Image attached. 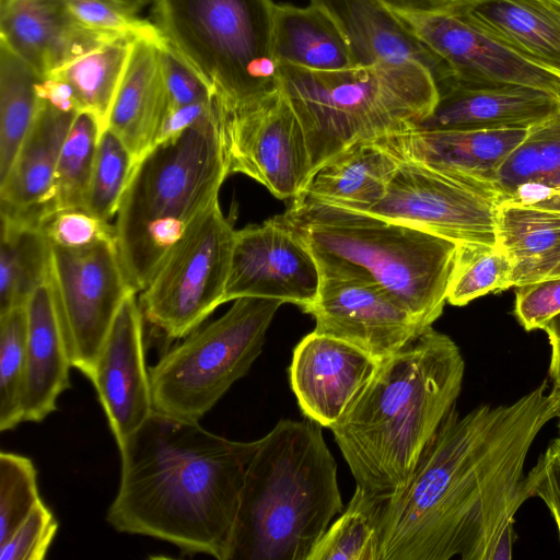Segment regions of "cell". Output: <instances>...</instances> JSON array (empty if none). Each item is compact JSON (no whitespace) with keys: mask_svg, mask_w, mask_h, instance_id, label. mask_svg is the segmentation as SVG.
I'll use <instances>...</instances> for the list:
<instances>
[{"mask_svg":"<svg viewBox=\"0 0 560 560\" xmlns=\"http://www.w3.org/2000/svg\"><path fill=\"white\" fill-rule=\"evenodd\" d=\"M40 229L51 245L68 249L116 238L115 225L82 208L56 211L43 222Z\"/></svg>","mask_w":560,"mask_h":560,"instance_id":"cell-41","label":"cell"},{"mask_svg":"<svg viewBox=\"0 0 560 560\" xmlns=\"http://www.w3.org/2000/svg\"><path fill=\"white\" fill-rule=\"evenodd\" d=\"M527 131L523 128H413L378 140L401 160L475 179L498 194L494 186L497 172L525 140Z\"/></svg>","mask_w":560,"mask_h":560,"instance_id":"cell-22","label":"cell"},{"mask_svg":"<svg viewBox=\"0 0 560 560\" xmlns=\"http://www.w3.org/2000/svg\"><path fill=\"white\" fill-rule=\"evenodd\" d=\"M58 527L56 517L42 499L13 534L0 545V560H43Z\"/></svg>","mask_w":560,"mask_h":560,"instance_id":"cell-42","label":"cell"},{"mask_svg":"<svg viewBox=\"0 0 560 560\" xmlns=\"http://www.w3.org/2000/svg\"><path fill=\"white\" fill-rule=\"evenodd\" d=\"M447 9L530 63L560 73V13L548 0H454Z\"/></svg>","mask_w":560,"mask_h":560,"instance_id":"cell-25","label":"cell"},{"mask_svg":"<svg viewBox=\"0 0 560 560\" xmlns=\"http://www.w3.org/2000/svg\"><path fill=\"white\" fill-rule=\"evenodd\" d=\"M223 108L230 174L249 176L279 199L299 198L314 170L303 127L282 88L250 105Z\"/></svg>","mask_w":560,"mask_h":560,"instance_id":"cell-13","label":"cell"},{"mask_svg":"<svg viewBox=\"0 0 560 560\" xmlns=\"http://www.w3.org/2000/svg\"><path fill=\"white\" fill-rule=\"evenodd\" d=\"M393 11L433 12L447 8L454 0H382Z\"/></svg>","mask_w":560,"mask_h":560,"instance_id":"cell-50","label":"cell"},{"mask_svg":"<svg viewBox=\"0 0 560 560\" xmlns=\"http://www.w3.org/2000/svg\"><path fill=\"white\" fill-rule=\"evenodd\" d=\"M119 39L84 27L62 0H0V42L42 78Z\"/></svg>","mask_w":560,"mask_h":560,"instance_id":"cell-19","label":"cell"},{"mask_svg":"<svg viewBox=\"0 0 560 560\" xmlns=\"http://www.w3.org/2000/svg\"><path fill=\"white\" fill-rule=\"evenodd\" d=\"M162 47L135 40L114 100L107 128L113 130L138 161L154 145L170 108Z\"/></svg>","mask_w":560,"mask_h":560,"instance_id":"cell-26","label":"cell"},{"mask_svg":"<svg viewBox=\"0 0 560 560\" xmlns=\"http://www.w3.org/2000/svg\"><path fill=\"white\" fill-rule=\"evenodd\" d=\"M279 74L303 127L314 173L352 143L417 128L439 98L431 70L418 61L334 71L281 65Z\"/></svg>","mask_w":560,"mask_h":560,"instance_id":"cell-7","label":"cell"},{"mask_svg":"<svg viewBox=\"0 0 560 560\" xmlns=\"http://www.w3.org/2000/svg\"><path fill=\"white\" fill-rule=\"evenodd\" d=\"M42 79L0 42V182L8 175L40 108L36 84Z\"/></svg>","mask_w":560,"mask_h":560,"instance_id":"cell-30","label":"cell"},{"mask_svg":"<svg viewBox=\"0 0 560 560\" xmlns=\"http://www.w3.org/2000/svg\"><path fill=\"white\" fill-rule=\"evenodd\" d=\"M49 280L71 365L90 378L122 302L137 292L117 240L75 249L51 245Z\"/></svg>","mask_w":560,"mask_h":560,"instance_id":"cell-11","label":"cell"},{"mask_svg":"<svg viewBox=\"0 0 560 560\" xmlns=\"http://www.w3.org/2000/svg\"><path fill=\"white\" fill-rule=\"evenodd\" d=\"M84 27L115 38L148 40L162 48L168 43L155 23L138 18L112 0H62Z\"/></svg>","mask_w":560,"mask_h":560,"instance_id":"cell-40","label":"cell"},{"mask_svg":"<svg viewBox=\"0 0 560 560\" xmlns=\"http://www.w3.org/2000/svg\"><path fill=\"white\" fill-rule=\"evenodd\" d=\"M558 78H560V73H555Z\"/></svg>","mask_w":560,"mask_h":560,"instance_id":"cell-54","label":"cell"},{"mask_svg":"<svg viewBox=\"0 0 560 560\" xmlns=\"http://www.w3.org/2000/svg\"><path fill=\"white\" fill-rule=\"evenodd\" d=\"M516 288L514 314L525 330L542 329L560 313V277Z\"/></svg>","mask_w":560,"mask_h":560,"instance_id":"cell-43","label":"cell"},{"mask_svg":"<svg viewBox=\"0 0 560 560\" xmlns=\"http://www.w3.org/2000/svg\"><path fill=\"white\" fill-rule=\"evenodd\" d=\"M171 48L226 109L281 89L273 52L272 0H154Z\"/></svg>","mask_w":560,"mask_h":560,"instance_id":"cell-8","label":"cell"},{"mask_svg":"<svg viewBox=\"0 0 560 560\" xmlns=\"http://www.w3.org/2000/svg\"><path fill=\"white\" fill-rule=\"evenodd\" d=\"M26 311L22 418L23 421L40 422L57 410V398L71 387L72 365L49 276L30 296Z\"/></svg>","mask_w":560,"mask_h":560,"instance_id":"cell-24","label":"cell"},{"mask_svg":"<svg viewBox=\"0 0 560 560\" xmlns=\"http://www.w3.org/2000/svg\"><path fill=\"white\" fill-rule=\"evenodd\" d=\"M342 508L322 425L280 420L247 466L228 560H307Z\"/></svg>","mask_w":560,"mask_h":560,"instance_id":"cell-4","label":"cell"},{"mask_svg":"<svg viewBox=\"0 0 560 560\" xmlns=\"http://www.w3.org/2000/svg\"><path fill=\"white\" fill-rule=\"evenodd\" d=\"M378 362L349 342L313 330L294 348L289 377L303 415L330 429Z\"/></svg>","mask_w":560,"mask_h":560,"instance_id":"cell-18","label":"cell"},{"mask_svg":"<svg viewBox=\"0 0 560 560\" xmlns=\"http://www.w3.org/2000/svg\"><path fill=\"white\" fill-rule=\"evenodd\" d=\"M523 185L560 188V109L528 128L495 175L500 203Z\"/></svg>","mask_w":560,"mask_h":560,"instance_id":"cell-32","label":"cell"},{"mask_svg":"<svg viewBox=\"0 0 560 560\" xmlns=\"http://www.w3.org/2000/svg\"><path fill=\"white\" fill-rule=\"evenodd\" d=\"M529 206L546 209L550 211L560 212V188L549 189L545 197Z\"/></svg>","mask_w":560,"mask_h":560,"instance_id":"cell-51","label":"cell"},{"mask_svg":"<svg viewBox=\"0 0 560 560\" xmlns=\"http://www.w3.org/2000/svg\"><path fill=\"white\" fill-rule=\"evenodd\" d=\"M112 1L118 3L119 5H121L122 8H125L126 10H128L135 14L139 10H141L142 8L148 5L149 3L154 2V0H112Z\"/></svg>","mask_w":560,"mask_h":560,"instance_id":"cell-52","label":"cell"},{"mask_svg":"<svg viewBox=\"0 0 560 560\" xmlns=\"http://www.w3.org/2000/svg\"><path fill=\"white\" fill-rule=\"evenodd\" d=\"M513 258L498 245L458 244L446 302L464 306L490 292L512 287Z\"/></svg>","mask_w":560,"mask_h":560,"instance_id":"cell-35","label":"cell"},{"mask_svg":"<svg viewBox=\"0 0 560 560\" xmlns=\"http://www.w3.org/2000/svg\"><path fill=\"white\" fill-rule=\"evenodd\" d=\"M36 92L42 102L61 112H80L72 88L60 78L48 75L39 79Z\"/></svg>","mask_w":560,"mask_h":560,"instance_id":"cell-48","label":"cell"},{"mask_svg":"<svg viewBox=\"0 0 560 560\" xmlns=\"http://www.w3.org/2000/svg\"><path fill=\"white\" fill-rule=\"evenodd\" d=\"M229 175L224 108L218 98L206 117L155 144L139 160L115 223L121 260L137 292L149 284L171 248L219 199Z\"/></svg>","mask_w":560,"mask_h":560,"instance_id":"cell-5","label":"cell"},{"mask_svg":"<svg viewBox=\"0 0 560 560\" xmlns=\"http://www.w3.org/2000/svg\"><path fill=\"white\" fill-rule=\"evenodd\" d=\"M394 12L446 67L451 75L446 83L521 84L560 96V78L516 55L452 10Z\"/></svg>","mask_w":560,"mask_h":560,"instance_id":"cell-16","label":"cell"},{"mask_svg":"<svg viewBox=\"0 0 560 560\" xmlns=\"http://www.w3.org/2000/svg\"><path fill=\"white\" fill-rule=\"evenodd\" d=\"M282 217L319 272L373 280L424 328L442 315L457 243L371 212L302 199L292 200Z\"/></svg>","mask_w":560,"mask_h":560,"instance_id":"cell-6","label":"cell"},{"mask_svg":"<svg viewBox=\"0 0 560 560\" xmlns=\"http://www.w3.org/2000/svg\"><path fill=\"white\" fill-rule=\"evenodd\" d=\"M273 52L279 66L289 65L314 71L355 67L348 40L322 5L276 4Z\"/></svg>","mask_w":560,"mask_h":560,"instance_id":"cell-28","label":"cell"},{"mask_svg":"<svg viewBox=\"0 0 560 560\" xmlns=\"http://www.w3.org/2000/svg\"><path fill=\"white\" fill-rule=\"evenodd\" d=\"M215 102L217 98L214 96L209 101L168 108L154 145L173 139L190 128L214 108Z\"/></svg>","mask_w":560,"mask_h":560,"instance_id":"cell-46","label":"cell"},{"mask_svg":"<svg viewBox=\"0 0 560 560\" xmlns=\"http://www.w3.org/2000/svg\"><path fill=\"white\" fill-rule=\"evenodd\" d=\"M550 345L549 376L555 388L560 392V313L549 319L542 327Z\"/></svg>","mask_w":560,"mask_h":560,"instance_id":"cell-49","label":"cell"},{"mask_svg":"<svg viewBox=\"0 0 560 560\" xmlns=\"http://www.w3.org/2000/svg\"><path fill=\"white\" fill-rule=\"evenodd\" d=\"M282 304L236 299L221 317L183 338L149 369L153 411L199 422L247 374Z\"/></svg>","mask_w":560,"mask_h":560,"instance_id":"cell-9","label":"cell"},{"mask_svg":"<svg viewBox=\"0 0 560 560\" xmlns=\"http://www.w3.org/2000/svg\"><path fill=\"white\" fill-rule=\"evenodd\" d=\"M498 194L475 179L402 160L369 212L457 244L497 245Z\"/></svg>","mask_w":560,"mask_h":560,"instance_id":"cell-12","label":"cell"},{"mask_svg":"<svg viewBox=\"0 0 560 560\" xmlns=\"http://www.w3.org/2000/svg\"><path fill=\"white\" fill-rule=\"evenodd\" d=\"M136 293L122 302L89 378L118 447L153 412L143 347L144 318Z\"/></svg>","mask_w":560,"mask_h":560,"instance_id":"cell-17","label":"cell"},{"mask_svg":"<svg viewBox=\"0 0 560 560\" xmlns=\"http://www.w3.org/2000/svg\"><path fill=\"white\" fill-rule=\"evenodd\" d=\"M133 42L119 39L108 43L50 74L72 88L80 112L92 114L103 130L107 128Z\"/></svg>","mask_w":560,"mask_h":560,"instance_id":"cell-31","label":"cell"},{"mask_svg":"<svg viewBox=\"0 0 560 560\" xmlns=\"http://www.w3.org/2000/svg\"><path fill=\"white\" fill-rule=\"evenodd\" d=\"M26 305L0 315V430L14 429L22 418V393L26 363Z\"/></svg>","mask_w":560,"mask_h":560,"instance_id":"cell-38","label":"cell"},{"mask_svg":"<svg viewBox=\"0 0 560 560\" xmlns=\"http://www.w3.org/2000/svg\"><path fill=\"white\" fill-rule=\"evenodd\" d=\"M560 13V0H548Z\"/></svg>","mask_w":560,"mask_h":560,"instance_id":"cell-53","label":"cell"},{"mask_svg":"<svg viewBox=\"0 0 560 560\" xmlns=\"http://www.w3.org/2000/svg\"><path fill=\"white\" fill-rule=\"evenodd\" d=\"M98 120L88 112H79L63 141L55 177L54 212L85 209L100 137Z\"/></svg>","mask_w":560,"mask_h":560,"instance_id":"cell-34","label":"cell"},{"mask_svg":"<svg viewBox=\"0 0 560 560\" xmlns=\"http://www.w3.org/2000/svg\"><path fill=\"white\" fill-rule=\"evenodd\" d=\"M258 440L233 441L199 422L153 411L119 446L117 494L106 513L117 532L228 560L247 466Z\"/></svg>","mask_w":560,"mask_h":560,"instance_id":"cell-2","label":"cell"},{"mask_svg":"<svg viewBox=\"0 0 560 560\" xmlns=\"http://www.w3.org/2000/svg\"><path fill=\"white\" fill-rule=\"evenodd\" d=\"M327 10L342 30L355 67L418 61L438 88L451 75L439 58L382 0H311Z\"/></svg>","mask_w":560,"mask_h":560,"instance_id":"cell-23","label":"cell"},{"mask_svg":"<svg viewBox=\"0 0 560 560\" xmlns=\"http://www.w3.org/2000/svg\"><path fill=\"white\" fill-rule=\"evenodd\" d=\"M464 374L458 346L432 326L378 362L330 428L358 487L384 499L407 483Z\"/></svg>","mask_w":560,"mask_h":560,"instance_id":"cell-3","label":"cell"},{"mask_svg":"<svg viewBox=\"0 0 560 560\" xmlns=\"http://www.w3.org/2000/svg\"><path fill=\"white\" fill-rule=\"evenodd\" d=\"M318 265L282 214L236 230L225 302L277 299L305 311L317 298Z\"/></svg>","mask_w":560,"mask_h":560,"instance_id":"cell-15","label":"cell"},{"mask_svg":"<svg viewBox=\"0 0 560 560\" xmlns=\"http://www.w3.org/2000/svg\"><path fill=\"white\" fill-rule=\"evenodd\" d=\"M307 560H380L378 499L360 487Z\"/></svg>","mask_w":560,"mask_h":560,"instance_id":"cell-33","label":"cell"},{"mask_svg":"<svg viewBox=\"0 0 560 560\" xmlns=\"http://www.w3.org/2000/svg\"><path fill=\"white\" fill-rule=\"evenodd\" d=\"M556 418L560 392L547 380L511 404L464 416L454 406L407 483L378 499L380 560L511 559L525 462Z\"/></svg>","mask_w":560,"mask_h":560,"instance_id":"cell-1","label":"cell"},{"mask_svg":"<svg viewBox=\"0 0 560 560\" xmlns=\"http://www.w3.org/2000/svg\"><path fill=\"white\" fill-rule=\"evenodd\" d=\"M401 162L381 140L352 143L320 165L296 199L369 212L384 198Z\"/></svg>","mask_w":560,"mask_h":560,"instance_id":"cell-27","label":"cell"},{"mask_svg":"<svg viewBox=\"0 0 560 560\" xmlns=\"http://www.w3.org/2000/svg\"><path fill=\"white\" fill-rule=\"evenodd\" d=\"M138 159L109 128L98 141L85 210L108 221L117 214Z\"/></svg>","mask_w":560,"mask_h":560,"instance_id":"cell-37","label":"cell"},{"mask_svg":"<svg viewBox=\"0 0 560 560\" xmlns=\"http://www.w3.org/2000/svg\"><path fill=\"white\" fill-rule=\"evenodd\" d=\"M559 429H560V424H559ZM560 438V436H559Z\"/></svg>","mask_w":560,"mask_h":560,"instance_id":"cell-55","label":"cell"},{"mask_svg":"<svg viewBox=\"0 0 560 560\" xmlns=\"http://www.w3.org/2000/svg\"><path fill=\"white\" fill-rule=\"evenodd\" d=\"M529 498L537 497L550 511L560 537V438L555 439L525 477Z\"/></svg>","mask_w":560,"mask_h":560,"instance_id":"cell-44","label":"cell"},{"mask_svg":"<svg viewBox=\"0 0 560 560\" xmlns=\"http://www.w3.org/2000/svg\"><path fill=\"white\" fill-rule=\"evenodd\" d=\"M495 233L497 245L515 265L527 261L560 245V212L503 201L497 211Z\"/></svg>","mask_w":560,"mask_h":560,"instance_id":"cell-36","label":"cell"},{"mask_svg":"<svg viewBox=\"0 0 560 560\" xmlns=\"http://www.w3.org/2000/svg\"><path fill=\"white\" fill-rule=\"evenodd\" d=\"M560 277V245L527 261L514 266L512 287Z\"/></svg>","mask_w":560,"mask_h":560,"instance_id":"cell-47","label":"cell"},{"mask_svg":"<svg viewBox=\"0 0 560 560\" xmlns=\"http://www.w3.org/2000/svg\"><path fill=\"white\" fill-rule=\"evenodd\" d=\"M79 112L40 108L5 178L0 182L1 218L38 226L54 213L59 154Z\"/></svg>","mask_w":560,"mask_h":560,"instance_id":"cell-20","label":"cell"},{"mask_svg":"<svg viewBox=\"0 0 560 560\" xmlns=\"http://www.w3.org/2000/svg\"><path fill=\"white\" fill-rule=\"evenodd\" d=\"M0 315L26 305L47 280L51 244L38 226L1 218Z\"/></svg>","mask_w":560,"mask_h":560,"instance_id":"cell-29","label":"cell"},{"mask_svg":"<svg viewBox=\"0 0 560 560\" xmlns=\"http://www.w3.org/2000/svg\"><path fill=\"white\" fill-rule=\"evenodd\" d=\"M162 63L171 107L214 97L205 82L168 47L162 49Z\"/></svg>","mask_w":560,"mask_h":560,"instance_id":"cell-45","label":"cell"},{"mask_svg":"<svg viewBox=\"0 0 560 560\" xmlns=\"http://www.w3.org/2000/svg\"><path fill=\"white\" fill-rule=\"evenodd\" d=\"M236 230L215 200L171 248L139 304L143 318L170 339H183L221 304Z\"/></svg>","mask_w":560,"mask_h":560,"instance_id":"cell-10","label":"cell"},{"mask_svg":"<svg viewBox=\"0 0 560 560\" xmlns=\"http://www.w3.org/2000/svg\"><path fill=\"white\" fill-rule=\"evenodd\" d=\"M42 500L37 471L23 455L0 453V545H2Z\"/></svg>","mask_w":560,"mask_h":560,"instance_id":"cell-39","label":"cell"},{"mask_svg":"<svg viewBox=\"0 0 560 560\" xmlns=\"http://www.w3.org/2000/svg\"><path fill=\"white\" fill-rule=\"evenodd\" d=\"M558 109L560 96L537 88L448 82L439 88L432 113L417 128L528 129Z\"/></svg>","mask_w":560,"mask_h":560,"instance_id":"cell-21","label":"cell"},{"mask_svg":"<svg viewBox=\"0 0 560 560\" xmlns=\"http://www.w3.org/2000/svg\"><path fill=\"white\" fill-rule=\"evenodd\" d=\"M316 300L304 311L315 331L343 340L377 362L390 357L424 328L373 280L345 272H319Z\"/></svg>","mask_w":560,"mask_h":560,"instance_id":"cell-14","label":"cell"}]
</instances>
